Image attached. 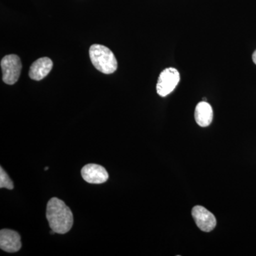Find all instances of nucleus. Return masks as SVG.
I'll return each mask as SVG.
<instances>
[{"mask_svg":"<svg viewBox=\"0 0 256 256\" xmlns=\"http://www.w3.org/2000/svg\"><path fill=\"white\" fill-rule=\"evenodd\" d=\"M46 218L50 228L56 234L68 233L73 226L72 210L56 197L50 198L47 204Z\"/></svg>","mask_w":256,"mask_h":256,"instance_id":"obj_1","label":"nucleus"},{"mask_svg":"<svg viewBox=\"0 0 256 256\" xmlns=\"http://www.w3.org/2000/svg\"><path fill=\"white\" fill-rule=\"evenodd\" d=\"M89 55L92 65L101 73L111 74L117 70V60L108 47L100 44L92 45Z\"/></svg>","mask_w":256,"mask_h":256,"instance_id":"obj_2","label":"nucleus"},{"mask_svg":"<svg viewBox=\"0 0 256 256\" xmlns=\"http://www.w3.org/2000/svg\"><path fill=\"white\" fill-rule=\"evenodd\" d=\"M2 80L8 85H13L18 82L22 70L20 57L14 54L6 56L1 60Z\"/></svg>","mask_w":256,"mask_h":256,"instance_id":"obj_3","label":"nucleus"},{"mask_svg":"<svg viewBox=\"0 0 256 256\" xmlns=\"http://www.w3.org/2000/svg\"><path fill=\"white\" fill-rule=\"evenodd\" d=\"M180 80V73L176 69L168 68L160 74L156 84V92L162 97L169 95L178 85Z\"/></svg>","mask_w":256,"mask_h":256,"instance_id":"obj_4","label":"nucleus"},{"mask_svg":"<svg viewBox=\"0 0 256 256\" xmlns=\"http://www.w3.org/2000/svg\"><path fill=\"white\" fill-rule=\"evenodd\" d=\"M192 214L197 226L203 232H210L215 228L216 220L214 215L204 207L194 206L192 210Z\"/></svg>","mask_w":256,"mask_h":256,"instance_id":"obj_5","label":"nucleus"},{"mask_svg":"<svg viewBox=\"0 0 256 256\" xmlns=\"http://www.w3.org/2000/svg\"><path fill=\"white\" fill-rule=\"evenodd\" d=\"M82 176L86 182L94 184H100L108 180V173L104 166L96 164H88L82 170Z\"/></svg>","mask_w":256,"mask_h":256,"instance_id":"obj_6","label":"nucleus"},{"mask_svg":"<svg viewBox=\"0 0 256 256\" xmlns=\"http://www.w3.org/2000/svg\"><path fill=\"white\" fill-rule=\"evenodd\" d=\"M0 248L8 252H16L21 249V237L18 232L10 229L0 232Z\"/></svg>","mask_w":256,"mask_h":256,"instance_id":"obj_7","label":"nucleus"},{"mask_svg":"<svg viewBox=\"0 0 256 256\" xmlns=\"http://www.w3.org/2000/svg\"><path fill=\"white\" fill-rule=\"evenodd\" d=\"M53 67V62L50 58L44 57L34 62L30 67V75L32 80H41L50 73Z\"/></svg>","mask_w":256,"mask_h":256,"instance_id":"obj_8","label":"nucleus"},{"mask_svg":"<svg viewBox=\"0 0 256 256\" xmlns=\"http://www.w3.org/2000/svg\"><path fill=\"white\" fill-rule=\"evenodd\" d=\"M213 110L212 106L206 101L197 104L195 109L194 117L196 122L201 127H207L212 124L213 120Z\"/></svg>","mask_w":256,"mask_h":256,"instance_id":"obj_9","label":"nucleus"},{"mask_svg":"<svg viewBox=\"0 0 256 256\" xmlns=\"http://www.w3.org/2000/svg\"><path fill=\"white\" fill-rule=\"evenodd\" d=\"M0 188H6L10 190L14 188V184L2 166L0 168Z\"/></svg>","mask_w":256,"mask_h":256,"instance_id":"obj_10","label":"nucleus"},{"mask_svg":"<svg viewBox=\"0 0 256 256\" xmlns=\"http://www.w3.org/2000/svg\"><path fill=\"white\" fill-rule=\"evenodd\" d=\"M252 60H254V64H256V50L254 52V54H252Z\"/></svg>","mask_w":256,"mask_h":256,"instance_id":"obj_11","label":"nucleus"},{"mask_svg":"<svg viewBox=\"0 0 256 256\" xmlns=\"http://www.w3.org/2000/svg\"><path fill=\"white\" fill-rule=\"evenodd\" d=\"M48 166H46V168H45V169H44V170H48Z\"/></svg>","mask_w":256,"mask_h":256,"instance_id":"obj_12","label":"nucleus"}]
</instances>
